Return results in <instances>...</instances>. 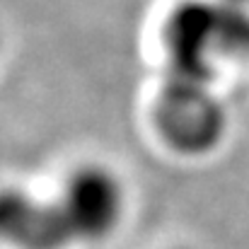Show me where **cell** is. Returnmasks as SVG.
Instances as JSON below:
<instances>
[{
    "instance_id": "cell-1",
    "label": "cell",
    "mask_w": 249,
    "mask_h": 249,
    "mask_svg": "<svg viewBox=\"0 0 249 249\" xmlns=\"http://www.w3.org/2000/svg\"><path fill=\"white\" fill-rule=\"evenodd\" d=\"M155 128L179 155H206L223 141L228 114L211 85L167 78L155 102Z\"/></svg>"
},
{
    "instance_id": "cell-2",
    "label": "cell",
    "mask_w": 249,
    "mask_h": 249,
    "mask_svg": "<svg viewBox=\"0 0 249 249\" xmlns=\"http://www.w3.org/2000/svg\"><path fill=\"white\" fill-rule=\"evenodd\" d=\"M220 0H181L165 24L169 75L174 80L211 85L215 61H223Z\"/></svg>"
},
{
    "instance_id": "cell-3",
    "label": "cell",
    "mask_w": 249,
    "mask_h": 249,
    "mask_svg": "<svg viewBox=\"0 0 249 249\" xmlns=\"http://www.w3.org/2000/svg\"><path fill=\"white\" fill-rule=\"evenodd\" d=\"M58 203L75 240L99 242L119 228L126 208V191L109 167L83 165L66 179Z\"/></svg>"
},
{
    "instance_id": "cell-4",
    "label": "cell",
    "mask_w": 249,
    "mask_h": 249,
    "mask_svg": "<svg viewBox=\"0 0 249 249\" xmlns=\"http://www.w3.org/2000/svg\"><path fill=\"white\" fill-rule=\"evenodd\" d=\"M0 228L19 249H63L75 240L58 201H36L19 189L2 191Z\"/></svg>"
},
{
    "instance_id": "cell-5",
    "label": "cell",
    "mask_w": 249,
    "mask_h": 249,
    "mask_svg": "<svg viewBox=\"0 0 249 249\" xmlns=\"http://www.w3.org/2000/svg\"><path fill=\"white\" fill-rule=\"evenodd\" d=\"M230 5H240V7H249V0H225Z\"/></svg>"
}]
</instances>
